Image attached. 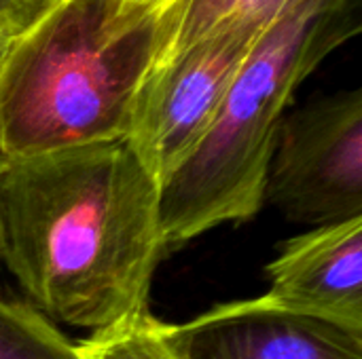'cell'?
<instances>
[{
  "mask_svg": "<svg viewBox=\"0 0 362 359\" xmlns=\"http://www.w3.org/2000/svg\"><path fill=\"white\" fill-rule=\"evenodd\" d=\"M159 201V180L127 140L6 159L0 260L53 326L112 328L148 311L165 256Z\"/></svg>",
  "mask_w": 362,
  "mask_h": 359,
  "instance_id": "6da1fadb",
  "label": "cell"
},
{
  "mask_svg": "<svg viewBox=\"0 0 362 359\" xmlns=\"http://www.w3.org/2000/svg\"><path fill=\"white\" fill-rule=\"evenodd\" d=\"M172 0H59L0 70V154L21 159L125 140Z\"/></svg>",
  "mask_w": 362,
  "mask_h": 359,
  "instance_id": "7a4b0ae2",
  "label": "cell"
},
{
  "mask_svg": "<svg viewBox=\"0 0 362 359\" xmlns=\"http://www.w3.org/2000/svg\"><path fill=\"white\" fill-rule=\"evenodd\" d=\"M356 6L358 0H301L259 36L208 133L161 184L165 254L257 216L286 108L299 85L358 34Z\"/></svg>",
  "mask_w": 362,
  "mask_h": 359,
  "instance_id": "3957f363",
  "label": "cell"
},
{
  "mask_svg": "<svg viewBox=\"0 0 362 359\" xmlns=\"http://www.w3.org/2000/svg\"><path fill=\"white\" fill-rule=\"evenodd\" d=\"M263 201L312 229L362 216V89L318 97L282 118Z\"/></svg>",
  "mask_w": 362,
  "mask_h": 359,
  "instance_id": "277c9868",
  "label": "cell"
},
{
  "mask_svg": "<svg viewBox=\"0 0 362 359\" xmlns=\"http://www.w3.org/2000/svg\"><path fill=\"white\" fill-rule=\"evenodd\" d=\"M267 28L242 23L218 30L148 72L125 140L159 184L204 140L235 74Z\"/></svg>",
  "mask_w": 362,
  "mask_h": 359,
  "instance_id": "5b68a950",
  "label": "cell"
},
{
  "mask_svg": "<svg viewBox=\"0 0 362 359\" xmlns=\"http://www.w3.org/2000/svg\"><path fill=\"white\" fill-rule=\"evenodd\" d=\"M163 332L178 359H362V332L265 296L163 324Z\"/></svg>",
  "mask_w": 362,
  "mask_h": 359,
  "instance_id": "8992f818",
  "label": "cell"
},
{
  "mask_svg": "<svg viewBox=\"0 0 362 359\" xmlns=\"http://www.w3.org/2000/svg\"><path fill=\"white\" fill-rule=\"evenodd\" d=\"M267 275V300L362 332V216L288 239Z\"/></svg>",
  "mask_w": 362,
  "mask_h": 359,
  "instance_id": "52a82bcc",
  "label": "cell"
},
{
  "mask_svg": "<svg viewBox=\"0 0 362 359\" xmlns=\"http://www.w3.org/2000/svg\"><path fill=\"white\" fill-rule=\"evenodd\" d=\"M297 2L301 0H174L161 17L153 68L218 30L242 23L267 28Z\"/></svg>",
  "mask_w": 362,
  "mask_h": 359,
  "instance_id": "ba28073f",
  "label": "cell"
},
{
  "mask_svg": "<svg viewBox=\"0 0 362 359\" xmlns=\"http://www.w3.org/2000/svg\"><path fill=\"white\" fill-rule=\"evenodd\" d=\"M0 359H81L57 326L0 290Z\"/></svg>",
  "mask_w": 362,
  "mask_h": 359,
  "instance_id": "9c48e42d",
  "label": "cell"
},
{
  "mask_svg": "<svg viewBox=\"0 0 362 359\" xmlns=\"http://www.w3.org/2000/svg\"><path fill=\"white\" fill-rule=\"evenodd\" d=\"M81 359H178L170 347L163 322L148 311L112 328L91 332L76 345Z\"/></svg>",
  "mask_w": 362,
  "mask_h": 359,
  "instance_id": "30bf717a",
  "label": "cell"
},
{
  "mask_svg": "<svg viewBox=\"0 0 362 359\" xmlns=\"http://www.w3.org/2000/svg\"><path fill=\"white\" fill-rule=\"evenodd\" d=\"M59 0H0V70L21 34Z\"/></svg>",
  "mask_w": 362,
  "mask_h": 359,
  "instance_id": "8fae6325",
  "label": "cell"
},
{
  "mask_svg": "<svg viewBox=\"0 0 362 359\" xmlns=\"http://www.w3.org/2000/svg\"><path fill=\"white\" fill-rule=\"evenodd\" d=\"M125 4H138V6H148V4H155L159 0H123Z\"/></svg>",
  "mask_w": 362,
  "mask_h": 359,
  "instance_id": "7c38bea8",
  "label": "cell"
},
{
  "mask_svg": "<svg viewBox=\"0 0 362 359\" xmlns=\"http://www.w3.org/2000/svg\"><path fill=\"white\" fill-rule=\"evenodd\" d=\"M4 163H6V159H4V157L0 154V171H2V167H4Z\"/></svg>",
  "mask_w": 362,
  "mask_h": 359,
  "instance_id": "4fadbf2b",
  "label": "cell"
}]
</instances>
